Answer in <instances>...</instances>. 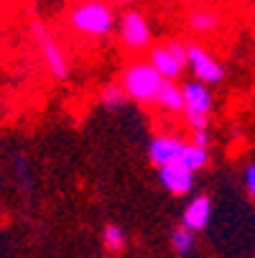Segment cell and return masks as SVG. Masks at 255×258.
Returning <instances> with one entry per match:
<instances>
[{
    "instance_id": "obj_6",
    "label": "cell",
    "mask_w": 255,
    "mask_h": 258,
    "mask_svg": "<svg viewBox=\"0 0 255 258\" xmlns=\"http://www.w3.org/2000/svg\"><path fill=\"white\" fill-rule=\"evenodd\" d=\"M158 179L171 195H187L194 184V171H189L181 164H168L158 169Z\"/></svg>"
},
{
    "instance_id": "obj_14",
    "label": "cell",
    "mask_w": 255,
    "mask_h": 258,
    "mask_svg": "<svg viewBox=\"0 0 255 258\" xmlns=\"http://www.w3.org/2000/svg\"><path fill=\"white\" fill-rule=\"evenodd\" d=\"M102 240H105V245L110 248V250H123V245H125V233H123V228H118V225H107L105 233H102Z\"/></svg>"
},
{
    "instance_id": "obj_7",
    "label": "cell",
    "mask_w": 255,
    "mask_h": 258,
    "mask_svg": "<svg viewBox=\"0 0 255 258\" xmlns=\"http://www.w3.org/2000/svg\"><path fill=\"white\" fill-rule=\"evenodd\" d=\"M120 36L128 46H145L151 39L148 23L140 13H125L123 16V26H120Z\"/></svg>"
},
{
    "instance_id": "obj_13",
    "label": "cell",
    "mask_w": 255,
    "mask_h": 258,
    "mask_svg": "<svg viewBox=\"0 0 255 258\" xmlns=\"http://www.w3.org/2000/svg\"><path fill=\"white\" fill-rule=\"evenodd\" d=\"M171 245H174L176 253H189L192 245H194V233L187 230V228H176L171 233Z\"/></svg>"
},
{
    "instance_id": "obj_16",
    "label": "cell",
    "mask_w": 255,
    "mask_h": 258,
    "mask_svg": "<svg viewBox=\"0 0 255 258\" xmlns=\"http://www.w3.org/2000/svg\"><path fill=\"white\" fill-rule=\"evenodd\" d=\"M192 26H194V31L207 33V31L217 28V16H212V13H197V16L192 18Z\"/></svg>"
},
{
    "instance_id": "obj_19",
    "label": "cell",
    "mask_w": 255,
    "mask_h": 258,
    "mask_svg": "<svg viewBox=\"0 0 255 258\" xmlns=\"http://www.w3.org/2000/svg\"><path fill=\"white\" fill-rule=\"evenodd\" d=\"M187 120L192 123V128H194V131H207V118H202V115H192V113H187Z\"/></svg>"
},
{
    "instance_id": "obj_3",
    "label": "cell",
    "mask_w": 255,
    "mask_h": 258,
    "mask_svg": "<svg viewBox=\"0 0 255 258\" xmlns=\"http://www.w3.org/2000/svg\"><path fill=\"white\" fill-rule=\"evenodd\" d=\"M187 64L194 69V75L199 80V85H212L220 82L225 77V69L220 61H214L207 51H202L199 46H187Z\"/></svg>"
},
{
    "instance_id": "obj_11",
    "label": "cell",
    "mask_w": 255,
    "mask_h": 258,
    "mask_svg": "<svg viewBox=\"0 0 255 258\" xmlns=\"http://www.w3.org/2000/svg\"><path fill=\"white\" fill-rule=\"evenodd\" d=\"M153 100H158V105L166 107V110H171V113H179V110L184 107V105H181V90L174 82H168V80L161 82V87H158V92H156Z\"/></svg>"
},
{
    "instance_id": "obj_9",
    "label": "cell",
    "mask_w": 255,
    "mask_h": 258,
    "mask_svg": "<svg viewBox=\"0 0 255 258\" xmlns=\"http://www.w3.org/2000/svg\"><path fill=\"white\" fill-rule=\"evenodd\" d=\"M209 212H212V202H209V197H204V195H199V197H194L189 205H187V210H184V225L181 228H187V230H202L207 223H209Z\"/></svg>"
},
{
    "instance_id": "obj_10",
    "label": "cell",
    "mask_w": 255,
    "mask_h": 258,
    "mask_svg": "<svg viewBox=\"0 0 255 258\" xmlns=\"http://www.w3.org/2000/svg\"><path fill=\"white\" fill-rule=\"evenodd\" d=\"M151 67L161 75V80H174V77H179V72H181V67H179V61L166 51V49H156L153 51V56H151Z\"/></svg>"
},
{
    "instance_id": "obj_1",
    "label": "cell",
    "mask_w": 255,
    "mask_h": 258,
    "mask_svg": "<svg viewBox=\"0 0 255 258\" xmlns=\"http://www.w3.org/2000/svg\"><path fill=\"white\" fill-rule=\"evenodd\" d=\"M161 75L151 67V64H133L125 72V80H123V92L130 95L133 100H153L158 87H161Z\"/></svg>"
},
{
    "instance_id": "obj_12",
    "label": "cell",
    "mask_w": 255,
    "mask_h": 258,
    "mask_svg": "<svg viewBox=\"0 0 255 258\" xmlns=\"http://www.w3.org/2000/svg\"><path fill=\"white\" fill-rule=\"evenodd\" d=\"M179 164L187 166L189 171H197V169H202L207 164V151L204 149H197V146H192V143H187V149H184V154H181Z\"/></svg>"
},
{
    "instance_id": "obj_21",
    "label": "cell",
    "mask_w": 255,
    "mask_h": 258,
    "mask_svg": "<svg viewBox=\"0 0 255 258\" xmlns=\"http://www.w3.org/2000/svg\"><path fill=\"white\" fill-rule=\"evenodd\" d=\"M87 3H100V0H87Z\"/></svg>"
},
{
    "instance_id": "obj_17",
    "label": "cell",
    "mask_w": 255,
    "mask_h": 258,
    "mask_svg": "<svg viewBox=\"0 0 255 258\" xmlns=\"http://www.w3.org/2000/svg\"><path fill=\"white\" fill-rule=\"evenodd\" d=\"M166 51L179 61V67H187V46H184V44H176V41H174V44L166 46Z\"/></svg>"
},
{
    "instance_id": "obj_20",
    "label": "cell",
    "mask_w": 255,
    "mask_h": 258,
    "mask_svg": "<svg viewBox=\"0 0 255 258\" xmlns=\"http://www.w3.org/2000/svg\"><path fill=\"white\" fill-rule=\"evenodd\" d=\"M245 187H247L250 195L255 192V166H247L245 169Z\"/></svg>"
},
{
    "instance_id": "obj_8",
    "label": "cell",
    "mask_w": 255,
    "mask_h": 258,
    "mask_svg": "<svg viewBox=\"0 0 255 258\" xmlns=\"http://www.w3.org/2000/svg\"><path fill=\"white\" fill-rule=\"evenodd\" d=\"M33 33H36V39H39V44H41V51H44V56H46V61H49V67H51V72L59 77V80H64L66 77V59L61 56V51H59V46L54 44V39L44 31V26L41 23H33Z\"/></svg>"
},
{
    "instance_id": "obj_4",
    "label": "cell",
    "mask_w": 255,
    "mask_h": 258,
    "mask_svg": "<svg viewBox=\"0 0 255 258\" xmlns=\"http://www.w3.org/2000/svg\"><path fill=\"white\" fill-rule=\"evenodd\" d=\"M187 149V143L184 141H179V138H171V136H158L151 141V161L156 166H168V164H179L181 154H184Z\"/></svg>"
},
{
    "instance_id": "obj_18",
    "label": "cell",
    "mask_w": 255,
    "mask_h": 258,
    "mask_svg": "<svg viewBox=\"0 0 255 258\" xmlns=\"http://www.w3.org/2000/svg\"><path fill=\"white\" fill-rule=\"evenodd\" d=\"M192 146H197V149H204L207 151V146H209V133L207 131H194V143Z\"/></svg>"
},
{
    "instance_id": "obj_5",
    "label": "cell",
    "mask_w": 255,
    "mask_h": 258,
    "mask_svg": "<svg viewBox=\"0 0 255 258\" xmlns=\"http://www.w3.org/2000/svg\"><path fill=\"white\" fill-rule=\"evenodd\" d=\"M181 110L184 113H192V115H202L207 118L209 115V110H212V95L204 85L199 82H189L181 87Z\"/></svg>"
},
{
    "instance_id": "obj_15",
    "label": "cell",
    "mask_w": 255,
    "mask_h": 258,
    "mask_svg": "<svg viewBox=\"0 0 255 258\" xmlns=\"http://www.w3.org/2000/svg\"><path fill=\"white\" fill-rule=\"evenodd\" d=\"M123 100H125V92H123L120 87H115V85L105 87V92H102V102H105V107L115 110V107H120V105H123Z\"/></svg>"
},
{
    "instance_id": "obj_2",
    "label": "cell",
    "mask_w": 255,
    "mask_h": 258,
    "mask_svg": "<svg viewBox=\"0 0 255 258\" xmlns=\"http://www.w3.org/2000/svg\"><path fill=\"white\" fill-rule=\"evenodd\" d=\"M71 26L82 33L102 36L113 28V13L102 3H84L71 13Z\"/></svg>"
}]
</instances>
